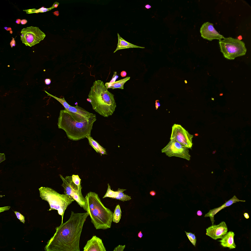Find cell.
I'll list each match as a JSON object with an SVG mask.
<instances>
[{
  "label": "cell",
  "instance_id": "6da1fadb",
  "mask_svg": "<svg viewBox=\"0 0 251 251\" xmlns=\"http://www.w3.org/2000/svg\"><path fill=\"white\" fill-rule=\"evenodd\" d=\"M88 212L72 211L69 219L56 227V231L44 248L46 251H80L79 241Z\"/></svg>",
  "mask_w": 251,
  "mask_h": 251
},
{
  "label": "cell",
  "instance_id": "7a4b0ae2",
  "mask_svg": "<svg viewBox=\"0 0 251 251\" xmlns=\"http://www.w3.org/2000/svg\"><path fill=\"white\" fill-rule=\"evenodd\" d=\"M96 120V116L88 118L64 109L60 111L57 124L59 128L65 131L69 139L76 141L91 136Z\"/></svg>",
  "mask_w": 251,
  "mask_h": 251
},
{
  "label": "cell",
  "instance_id": "3957f363",
  "mask_svg": "<svg viewBox=\"0 0 251 251\" xmlns=\"http://www.w3.org/2000/svg\"><path fill=\"white\" fill-rule=\"evenodd\" d=\"M114 95L107 90L102 81L94 82L88 95L93 109L105 117L112 115L116 107Z\"/></svg>",
  "mask_w": 251,
  "mask_h": 251
},
{
  "label": "cell",
  "instance_id": "277c9868",
  "mask_svg": "<svg viewBox=\"0 0 251 251\" xmlns=\"http://www.w3.org/2000/svg\"><path fill=\"white\" fill-rule=\"evenodd\" d=\"M88 212L96 229H106L111 227L113 212L106 207L96 193L90 192L85 197Z\"/></svg>",
  "mask_w": 251,
  "mask_h": 251
},
{
  "label": "cell",
  "instance_id": "5b68a950",
  "mask_svg": "<svg viewBox=\"0 0 251 251\" xmlns=\"http://www.w3.org/2000/svg\"><path fill=\"white\" fill-rule=\"evenodd\" d=\"M39 189L40 197L49 204L50 208L48 210H57L58 214L62 216L61 223H63L65 210L75 200L68 195L60 194L50 188L41 187Z\"/></svg>",
  "mask_w": 251,
  "mask_h": 251
},
{
  "label": "cell",
  "instance_id": "8992f818",
  "mask_svg": "<svg viewBox=\"0 0 251 251\" xmlns=\"http://www.w3.org/2000/svg\"><path fill=\"white\" fill-rule=\"evenodd\" d=\"M220 51L226 59L232 60L246 54L247 51L244 43L238 39L229 37L219 40Z\"/></svg>",
  "mask_w": 251,
  "mask_h": 251
},
{
  "label": "cell",
  "instance_id": "52a82bcc",
  "mask_svg": "<svg viewBox=\"0 0 251 251\" xmlns=\"http://www.w3.org/2000/svg\"><path fill=\"white\" fill-rule=\"evenodd\" d=\"M60 176L63 181L62 186L64 188V193L71 197L81 207L88 212L86 199L81 193L82 187H79L74 183L72 176L64 177L61 175Z\"/></svg>",
  "mask_w": 251,
  "mask_h": 251
},
{
  "label": "cell",
  "instance_id": "ba28073f",
  "mask_svg": "<svg viewBox=\"0 0 251 251\" xmlns=\"http://www.w3.org/2000/svg\"><path fill=\"white\" fill-rule=\"evenodd\" d=\"M21 39L26 46L31 47L39 43L46 36L38 27L31 26L23 28L21 31Z\"/></svg>",
  "mask_w": 251,
  "mask_h": 251
},
{
  "label": "cell",
  "instance_id": "9c48e42d",
  "mask_svg": "<svg viewBox=\"0 0 251 251\" xmlns=\"http://www.w3.org/2000/svg\"><path fill=\"white\" fill-rule=\"evenodd\" d=\"M189 148L174 139H170L167 145L161 150L169 157L175 156L189 161L191 156Z\"/></svg>",
  "mask_w": 251,
  "mask_h": 251
},
{
  "label": "cell",
  "instance_id": "30bf717a",
  "mask_svg": "<svg viewBox=\"0 0 251 251\" xmlns=\"http://www.w3.org/2000/svg\"><path fill=\"white\" fill-rule=\"evenodd\" d=\"M193 135L180 125L174 124L172 127L170 139H174L189 149H191Z\"/></svg>",
  "mask_w": 251,
  "mask_h": 251
},
{
  "label": "cell",
  "instance_id": "8fae6325",
  "mask_svg": "<svg viewBox=\"0 0 251 251\" xmlns=\"http://www.w3.org/2000/svg\"><path fill=\"white\" fill-rule=\"evenodd\" d=\"M200 32L201 36L203 38L210 41L215 39L219 40L225 38L216 30L213 24L208 22L202 25Z\"/></svg>",
  "mask_w": 251,
  "mask_h": 251
},
{
  "label": "cell",
  "instance_id": "7c38bea8",
  "mask_svg": "<svg viewBox=\"0 0 251 251\" xmlns=\"http://www.w3.org/2000/svg\"><path fill=\"white\" fill-rule=\"evenodd\" d=\"M206 235L214 240L221 238L228 231L227 226L224 221L218 225H214L206 229Z\"/></svg>",
  "mask_w": 251,
  "mask_h": 251
},
{
  "label": "cell",
  "instance_id": "4fadbf2b",
  "mask_svg": "<svg viewBox=\"0 0 251 251\" xmlns=\"http://www.w3.org/2000/svg\"><path fill=\"white\" fill-rule=\"evenodd\" d=\"M83 249L84 251H106L101 239L95 235L87 241Z\"/></svg>",
  "mask_w": 251,
  "mask_h": 251
},
{
  "label": "cell",
  "instance_id": "5bb4252c",
  "mask_svg": "<svg viewBox=\"0 0 251 251\" xmlns=\"http://www.w3.org/2000/svg\"><path fill=\"white\" fill-rule=\"evenodd\" d=\"M245 200H241L238 199L235 196H234L232 198L227 201L220 206L218 208H214L213 209L210 210L209 212L205 214L204 215L205 217H210L212 225L215 221L214 220V216L217 213L223 209L225 207L230 206L234 203L239 201L245 202Z\"/></svg>",
  "mask_w": 251,
  "mask_h": 251
},
{
  "label": "cell",
  "instance_id": "9a60e30c",
  "mask_svg": "<svg viewBox=\"0 0 251 251\" xmlns=\"http://www.w3.org/2000/svg\"><path fill=\"white\" fill-rule=\"evenodd\" d=\"M235 235L234 232L232 231H229L218 241L220 242V244L223 247L228 248L230 249H235L236 247L234 240Z\"/></svg>",
  "mask_w": 251,
  "mask_h": 251
},
{
  "label": "cell",
  "instance_id": "2e32d148",
  "mask_svg": "<svg viewBox=\"0 0 251 251\" xmlns=\"http://www.w3.org/2000/svg\"><path fill=\"white\" fill-rule=\"evenodd\" d=\"M118 42L117 47L114 52L115 53L118 50L128 48H144V47H141L135 45L125 40L122 38L118 33Z\"/></svg>",
  "mask_w": 251,
  "mask_h": 251
},
{
  "label": "cell",
  "instance_id": "e0dca14e",
  "mask_svg": "<svg viewBox=\"0 0 251 251\" xmlns=\"http://www.w3.org/2000/svg\"><path fill=\"white\" fill-rule=\"evenodd\" d=\"M72 112L79 114L88 118H91L96 116V115L89 112L77 105L75 106L70 105L67 110Z\"/></svg>",
  "mask_w": 251,
  "mask_h": 251
},
{
  "label": "cell",
  "instance_id": "ac0fdd59",
  "mask_svg": "<svg viewBox=\"0 0 251 251\" xmlns=\"http://www.w3.org/2000/svg\"><path fill=\"white\" fill-rule=\"evenodd\" d=\"M89 144L98 153L101 155L107 154L106 149L100 145L97 141L94 140L90 136H87Z\"/></svg>",
  "mask_w": 251,
  "mask_h": 251
},
{
  "label": "cell",
  "instance_id": "d6986e66",
  "mask_svg": "<svg viewBox=\"0 0 251 251\" xmlns=\"http://www.w3.org/2000/svg\"><path fill=\"white\" fill-rule=\"evenodd\" d=\"M130 78L129 76L126 77L122 79L112 83L107 82L105 84L107 88H111L112 89L119 88L121 89L124 88V84Z\"/></svg>",
  "mask_w": 251,
  "mask_h": 251
},
{
  "label": "cell",
  "instance_id": "ffe728a7",
  "mask_svg": "<svg viewBox=\"0 0 251 251\" xmlns=\"http://www.w3.org/2000/svg\"><path fill=\"white\" fill-rule=\"evenodd\" d=\"M126 189H118V194L117 197L115 198L117 200H121L123 201H129L131 199V196L124 194L123 192Z\"/></svg>",
  "mask_w": 251,
  "mask_h": 251
},
{
  "label": "cell",
  "instance_id": "44dd1931",
  "mask_svg": "<svg viewBox=\"0 0 251 251\" xmlns=\"http://www.w3.org/2000/svg\"><path fill=\"white\" fill-rule=\"evenodd\" d=\"M121 216V211L119 204L117 205L115 209L113 215V221L115 223L119 222Z\"/></svg>",
  "mask_w": 251,
  "mask_h": 251
},
{
  "label": "cell",
  "instance_id": "7402d4cb",
  "mask_svg": "<svg viewBox=\"0 0 251 251\" xmlns=\"http://www.w3.org/2000/svg\"><path fill=\"white\" fill-rule=\"evenodd\" d=\"M108 188L106 194L103 197V198L107 197L115 199L117 196L118 194V190L116 191H114L112 190L111 188V187L109 184H108Z\"/></svg>",
  "mask_w": 251,
  "mask_h": 251
},
{
  "label": "cell",
  "instance_id": "603a6c76",
  "mask_svg": "<svg viewBox=\"0 0 251 251\" xmlns=\"http://www.w3.org/2000/svg\"><path fill=\"white\" fill-rule=\"evenodd\" d=\"M44 91L48 94V96H49L54 98L59 101L63 106L65 110H68L70 105L67 102L64 98H59L50 94L46 90H44Z\"/></svg>",
  "mask_w": 251,
  "mask_h": 251
},
{
  "label": "cell",
  "instance_id": "cb8c5ba5",
  "mask_svg": "<svg viewBox=\"0 0 251 251\" xmlns=\"http://www.w3.org/2000/svg\"><path fill=\"white\" fill-rule=\"evenodd\" d=\"M185 232L190 241L194 246L195 247L197 240L195 234L191 232H188L186 231Z\"/></svg>",
  "mask_w": 251,
  "mask_h": 251
},
{
  "label": "cell",
  "instance_id": "d4e9b609",
  "mask_svg": "<svg viewBox=\"0 0 251 251\" xmlns=\"http://www.w3.org/2000/svg\"><path fill=\"white\" fill-rule=\"evenodd\" d=\"M72 180L74 183L78 187H82L81 184V179L77 175H73L72 176Z\"/></svg>",
  "mask_w": 251,
  "mask_h": 251
},
{
  "label": "cell",
  "instance_id": "484cf974",
  "mask_svg": "<svg viewBox=\"0 0 251 251\" xmlns=\"http://www.w3.org/2000/svg\"><path fill=\"white\" fill-rule=\"evenodd\" d=\"M53 9V8L51 7L49 8H46L44 7H42L38 9H36L35 13H39L46 12L50 11Z\"/></svg>",
  "mask_w": 251,
  "mask_h": 251
},
{
  "label": "cell",
  "instance_id": "4316f807",
  "mask_svg": "<svg viewBox=\"0 0 251 251\" xmlns=\"http://www.w3.org/2000/svg\"><path fill=\"white\" fill-rule=\"evenodd\" d=\"M14 212L17 218L20 220V222L24 224L25 222L24 216L18 212L14 211Z\"/></svg>",
  "mask_w": 251,
  "mask_h": 251
},
{
  "label": "cell",
  "instance_id": "83f0119b",
  "mask_svg": "<svg viewBox=\"0 0 251 251\" xmlns=\"http://www.w3.org/2000/svg\"><path fill=\"white\" fill-rule=\"evenodd\" d=\"M125 247V245H119L115 247L113 251H123Z\"/></svg>",
  "mask_w": 251,
  "mask_h": 251
},
{
  "label": "cell",
  "instance_id": "f1b7e54d",
  "mask_svg": "<svg viewBox=\"0 0 251 251\" xmlns=\"http://www.w3.org/2000/svg\"><path fill=\"white\" fill-rule=\"evenodd\" d=\"M112 78L109 82L112 83L115 82L116 79L118 78V76L117 75L116 72H114Z\"/></svg>",
  "mask_w": 251,
  "mask_h": 251
},
{
  "label": "cell",
  "instance_id": "f546056e",
  "mask_svg": "<svg viewBox=\"0 0 251 251\" xmlns=\"http://www.w3.org/2000/svg\"><path fill=\"white\" fill-rule=\"evenodd\" d=\"M35 9H31L28 10H23V11H25L27 14H31L35 13Z\"/></svg>",
  "mask_w": 251,
  "mask_h": 251
},
{
  "label": "cell",
  "instance_id": "4dcf8cb0",
  "mask_svg": "<svg viewBox=\"0 0 251 251\" xmlns=\"http://www.w3.org/2000/svg\"><path fill=\"white\" fill-rule=\"evenodd\" d=\"M0 163L4 161L5 159V155L4 154H0Z\"/></svg>",
  "mask_w": 251,
  "mask_h": 251
},
{
  "label": "cell",
  "instance_id": "1f68e13d",
  "mask_svg": "<svg viewBox=\"0 0 251 251\" xmlns=\"http://www.w3.org/2000/svg\"><path fill=\"white\" fill-rule=\"evenodd\" d=\"M12 38V39L10 43V45L12 48H13V46H15V41L14 38Z\"/></svg>",
  "mask_w": 251,
  "mask_h": 251
},
{
  "label": "cell",
  "instance_id": "d6a6232c",
  "mask_svg": "<svg viewBox=\"0 0 251 251\" xmlns=\"http://www.w3.org/2000/svg\"><path fill=\"white\" fill-rule=\"evenodd\" d=\"M156 102L155 103V107L156 110H157L159 107L160 106V104L159 102V100H157L155 101Z\"/></svg>",
  "mask_w": 251,
  "mask_h": 251
},
{
  "label": "cell",
  "instance_id": "836d02e7",
  "mask_svg": "<svg viewBox=\"0 0 251 251\" xmlns=\"http://www.w3.org/2000/svg\"><path fill=\"white\" fill-rule=\"evenodd\" d=\"M45 84L47 85H49L51 83V80L49 78L46 79L45 80Z\"/></svg>",
  "mask_w": 251,
  "mask_h": 251
},
{
  "label": "cell",
  "instance_id": "e575fe53",
  "mask_svg": "<svg viewBox=\"0 0 251 251\" xmlns=\"http://www.w3.org/2000/svg\"><path fill=\"white\" fill-rule=\"evenodd\" d=\"M59 4V3L58 2H56L53 3L51 7L53 8H57L58 7Z\"/></svg>",
  "mask_w": 251,
  "mask_h": 251
},
{
  "label": "cell",
  "instance_id": "d590c367",
  "mask_svg": "<svg viewBox=\"0 0 251 251\" xmlns=\"http://www.w3.org/2000/svg\"><path fill=\"white\" fill-rule=\"evenodd\" d=\"M121 75L122 77H124L126 76L127 73L126 71H122L121 73Z\"/></svg>",
  "mask_w": 251,
  "mask_h": 251
},
{
  "label": "cell",
  "instance_id": "8d00e7d4",
  "mask_svg": "<svg viewBox=\"0 0 251 251\" xmlns=\"http://www.w3.org/2000/svg\"><path fill=\"white\" fill-rule=\"evenodd\" d=\"M27 22V21L26 19H23L21 20V23L22 25H25Z\"/></svg>",
  "mask_w": 251,
  "mask_h": 251
},
{
  "label": "cell",
  "instance_id": "74e56055",
  "mask_svg": "<svg viewBox=\"0 0 251 251\" xmlns=\"http://www.w3.org/2000/svg\"><path fill=\"white\" fill-rule=\"evenodd\" d=\"M150 194L152 196H154L156 195V192L155 191L152 190L150 192Z\"/></svg>",
  "mask_w": 251,
  "mask_h": 251
},
{
  "label": "cell",
  "instance_id": "f35d334b",
  "mask_svg": "<svg viewBox=\"0 0 251 251\" xmlns=\"http://www.w3.org/2000/svg\"><path fill=\"white\" fill-rule=\"evenodd\" d=\"M138 237H139L140 238L142 237L143 236V234L142 233L141 231H140L138 233Z\"/></svg>",
  "mask_w": 251,
  "mask_h": 251
},
{
  "label": "cell",
  "instance_id": "ab89813d",
  "mask_svg": "<svg viewBox=\"0 0 251 251\" xmlns=\"http://www.w3.org/2000/svg\"><path fill=\"white\" fill-rule=\"evenodd\" d=\"M4 28L7 31H10L12 30V29L10 27H4Z\"/></svg>",
  "mask_w": 251,
  "mask_h": 251
},
{
  "label": "cell",
  "instance_id": "60d3db41",
  "mask_svg": "<svg viewBox=\"0 0 251 251\" xmlns=\"http://www.w3.org/2000/svg\"><path fill=\"white\" fill-rule=\"evenodd\" d=\"M244 215L246 219H248L249 218V216L248 213H245Z\"/></svg>",
  "mask_w": 251,
  "mask_h": 251
},
{
  "label": "cell",
  "instance_id": "b9f144b4",
  "mask_svg": "<svg viewBox=\"0 0 251 251\" xmlns=\"http://www.w3.org/2000/svg\"><path fill=\"white\" fill-rule=\"evenodd\" d=\"M202 214V212L200 210L198 211L197 212V214L199 216H201Z\"/></svg>",
  "mask_w": 251,
  "mask_h": 251
},
{
  "label": "cell",
  "instance_id": "7bdbcfd3",
  "mask_svg": "<svg viewBox=\"0 0 251 251\" xmlns=\"http://www.w3.org/2000/svg\"><path fill=\"white\" fill-rule=\"evenodd\" d=\"M53 13L54 15L57 16H58L59 15V12L58 11H55L53 12Z\"/></svg>",
  "mask_w": 251,
  "mask_h": 251
},
{
  "label": "cell",
  "instance_id": "ee69618b",
  "mask_svg": "<svg viewBox=\"0 0 251 251\" xmlns=\"http://www.w3.org/2000/svg\"><path fill=\"white\" fill-rule=\"evenodd\" d=\"M21 20L20 19H17L16 20L15 22L18 24H19L21 23Z\"/></svg>",
  "mask_w": 251,
  "mask_h": 251
},
{
  "label": "cell",
  "instance_id": "f6af8a7d",
  "mask_svg": "<svg viewBox=\"0 0 251 251\" xmlns=\"http://www.w3.org/2000/svg\"><path fill=\"white\" fill-rule=\"evenodd\" d=\"M145 7L146 9H149L151 8V6L147 4L145 6Z\"/></svg>",
  "mask_w": 251,
  "mask_h": 251
},
{
  "label": "cell",
  "instance_id": "bcb514c9",
  "mask_svg": "<svg viewBox=\"0 0 251 251\" xmlns=\"http://www.w3.org/2000/svg\"><path fill=\"white\" fill-rule=\"evenodd\" d=\"M242 37L241 35L239 36L238 37V39L240 40H242Z\"/></svg>",
  "mask_w": 251,
  "mask_h": 251
},
{
  "label": "cell",
  "instance_id": "7dc6e473",
  "mask_svg": "<svg viewBox=\"0 0 251 251\" xmlns=\"http://www.w3.org/2000/svg\"><path fill=\"white\" fill-rule=\"evenodd\" d=\"M10 33L11 34H12L13 33V31L12 30L10 32Z\"/></svg>",
  "mask_w": 251,
  "mask_h": 251
},
{
  "label": "cell",
  "instance_id": "c3c4849f",
  "mask_svg": "<svg viewBox=\"0 0 251 251\" xmlns=\"http://www.w3.org/2000/svg\"><path fill=\"white\" fill-rule=\"evenodd\" d=\"M185 82V83L186 84L187 83V82L186 80H185L184 81Z\"/></svg>",
  "mask_w": 251,
  "mask_h": 251
},
{
  "label": "cell",
  "instance_id": "681fc988",
  "mask_svg": "<svg viewBox=\"0 0 251 251\" xmlns=\"http://www.w3.org/2000/svg\"><path fill=\"white\" fill-rule=\"evenodd\" d=\"M216 152V150H215V151H213V154H214V153H215V152Z\"/></svg>",
  "mask_w": 251,
  "mask_h": 251
}]
</instances>
